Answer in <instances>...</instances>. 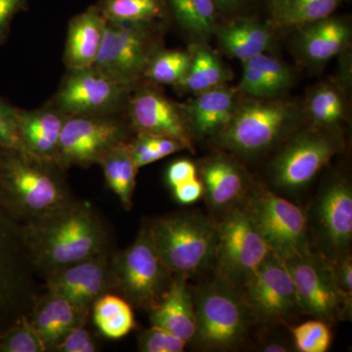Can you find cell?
I'll return each mask as SVG.
<instances>
[{
	"label": "cell",
	"instance_id": "obj_1",
	"mask_svg": "<svg viewBox=\"0 0 352 352\" xmlns=\"http://www.w3.org/2000/svg\"><path fill=\"white\" fill-rule=\"evenodd\" d=\"M22 233L32 265L44 277L85 259L112 254L110 231L96 210L82 201L22 224Z\"/></svg>",
	"mask_w": 352,
	"mask_h": 352
},
{
	"label": "cell",
	"instance_id": "obj_2",
	"mask_svg": "<svg viewBox=\"0 0 352 352\" xmlns=\"http://www.w3.org/2000/svg\"><path fill=\"white\" fill-rule=\"evenodd\" d=\"M64 171L31 153L0 149V201L21 224L52 214L75 201Z\"/></svg>",
	"mask_w": 352,
	"mask_h": 352
},
{
	"label": "cell",
	"instance_id": "obj_3",
	"mask_svg": "<svg viewBox=\"0 0 352 352\" xmlns=\"http://www.w3.org/2000/svg\"><path fill=\"white\" fill-rule=\"evenodd\" d=\"M305 124L302 106L295 101L241 94L232 119L212 142L239 160L256 159L276 150Z\"/></svg>",
	"mask_w": 352,
	"mask_h": 352
},
{
	"label": "cell",
	"instance_id": "obj_4",
	"mask_svg": "<svg viewBox=\"0 0 352 352\" xmlns=\"http://www.w3.org/2000/svg\"><path fill=\"white\" fill-rule=\"evenodd\" d=\"M342 129L305 124L277 148L267 168L273 191L298 193L344 150Z\"/></svg>",
	"mask_w": 352,
	"mask_h": 352
},
{
	"label": "cell",
	"instance_id": "obj_5",
	"mask_svg": "<svg viewBox=\"0 0 352 352\" xmlns=\"http://www.w3.org/2000/svg\"><path fill=\"white\" fill-rule=\"evenodd\" d=\"M193 293L197 329L192 342L206 351L239 349L256 321L240 289L215 278Z\"/></svg>",
	"mask_w": 352,
	"mask_h": 352
},
{
	"label": "cell",
	"instance_id": "obj_6",
	"mask_svg": "<svg viewBox=\"0 0 352 352\" xmlns=\"http://www.w3.org/2000/svg\"><path fill=\"white\" fill-rule=\"evenodd\" d=\"M153 240L175 275L188 278L214 264L217 222L198 212H175L149 220Z\"/></svg>",
	"mask_w": 352,
	"mask_h": 352
},
{
	"label": "cell",
	"instance_id": "obj_7",
	"mask_svg": "<svg viewBox=\"0 0 352 352\" xmlns=\"http://www.w3.org/2000/svg\"><path fill=\"white\" fill-rule=\"evenodd\" d=\"M110 267L113 291L132 307L146 310L161 302L175 275L157 251L149 220L141 224L131 245L111 256Z\"/></svg>",
	"mask_w": 352,
	"mask_h": 352
},
{
	"label": "cell",
	"instance_id": "obj_8",
	"mask_svg": "<svg viewBox=\"0 0 352 352\" xmlns=\"http://www.w3.org/2000/svg\"><path fill=\"white\" fill-rule=\"evenodd\" d=\"M166 23L106 21L98 56L94 65L116 82L133 87L143 80L150 62L163 50Z\"/></svg>",
	"mask_w": 352,
	"mask_h": 352
},
{
	"label": "cell",
	"instance_id": "obj_9",
	"mask_svg": "<svg viewBox=\"0 0 352 352\" xmlns=\"http://www.w3.org/2000/svg\"><path fill=\"white\" fill-rule=\"evenodd\" d=\"M240 207L280 258L314 251L307 212L282 194L254 182Z\"/></svg>",
	"mask_w": 352,
	"mask_h": 352
},
{
	"label": "cell",
	"instance_id": "obj_10",
	"mask_svg": "<svg viewBox=\"0 0 352 352\" xmlns=\"http://www.w3.org/2000/svg\"><path fill=\"white\" fill-rule=\"evenodd\" d=\"M22 224L0 201V333L21 315H30L36 296Z\"/></svg>",
	"mask_w": 352,
	"mask_h": 352
},
{
	"label": "cell",
	"instance_id": "obj_11",
	"mask_svg": "<svg viewBox=\"0 0 352 352\" xmlns=\"http://www.w3.org/2000/svg\"><path fill=\"white\" fill-rule=\"evenodd\" d=\"M126 113L113 115L71 116L62 129L55 163L63 170L89 168L115 146L134 135Z\"/></svg>",
	"mask_w": 352,
	"mask_h": 352
},
{
	"label": "cell",
	"instance_id": "obj_12",
	"mask_svg": "<svg viewBox=\"0 0 352 352\" xmlns=\"http://www.w3.org/2000/svg\"><path fill=\"white\" fill-rule=\"evenodd\" d=\"M271 250L242 208H233L217 222L215 278L241 289Z\"/></svg>",
	"mask_w": 352,
	"mask_h": 352
},
{
	"label": "cell",
	"instance_id": "obj_13",
	"mask_svg": "<svg viewBox=\"0 0 352 352\" xmlns=\"http://www.w3.org/2000/svg\"><path fill=\"white\" fill-rule=\"evenodd\" d=\"M307 219L312 245L323 258L333 263L351 254L352 187L346 176L333 175L322 185Z\"/></svg>",
	"mask_w": 352,
	"mask_h": 352
},
{
	"label": "cell",
	"instance_id": "obj_14",
	"mask_svg": "<svg viewBox=\"0 0 352 352\" xmlns=\"http://www.w3.org/2000/svg\"><path fill=\"white\" fill-rule=\"evenodd\" d=\"M284 261L305 314L329 325L351 317L352 298L340 288L330 261L314 251Z\"/></svg>",
	"mask_w": 352,
	"mask_h": 352
},
{
	"label": "cell",
	"instance_id": "obj_15",
	"mask_svg": "<svg viewBox=\"0 0 352 352\" xmlns=\"http://www.w3.org/2000/svg\"><path fill=\"white\" fill-rule=\"evenodd\" d=\"M240 292L256 321L267 325H287L305 312L286 263L274 252L264 259Z\"/></svg>",
	"mask_w": 352,
	"mask_h": 352
},
{
	"label": "cell",
	"instance_id": "obj_16",
	"mask_svg": "<svg viewBox=\"0 0 352 352\" xmlns=\"http://www.w3.org/2000/svg\"><path fill=\"white\" fill-rule=\"evenodd\" d=\"M133 87L116 82L94 66L67 69L50 103L68 117L124 113Z\"/></svg>",
	"mask_w": 352,
	"mask_h": 352
},
{
	"label": "cell",
	"instance_id": "obj_17",
	"mask_svg": "<svg viewBox=\"0 0 352 352\" xmlns=\"http://www.w3.org/2000/svg\"><path fill=\"white\" fill-rule=\"evenodd\" d=\"M134 133H151L178 139L193 150L194 136L186 103L164 94L159 85L142 80L132 88L126 111Z\"/></svg>",
	"mask_w": 352,
	"mask_h": 352
},
{
	"label": "cell",
	"instance_id": "obj_18",
	"mask_svg": "<svg viewBox=\"0 0 352 352\" xmlns=\"http://www.w3.org/2000/svg\"><path fill=\"white\" fill-rule=\"evenodd\" d=\"M203 197L210 210L221 217L240 207L254 180L238 157L217 150L197 164Z\"/></svg>",
	"mask_w": 352,
	"mask_h": 352
},
{
	"label": "cell",
	"instance_id": "obj_19",
	"mask_svg": "<svg viewBox=\"0 0 352 352\" xmlns=\"http://www.w3.org/2000/svg\"><path fill=\"white\" fill-rule=\"evenodd\" d=\"M111 256H95L53 271L44 277L47 293L67 298L85 309H91L100 296L113 291Z\"/></svg>",
	"mask_w": 352,
	"mask_h": 352
},
{
	"label": "cell",
	"instance_id": "obj_20",
	"mask_svg": "<svg viewBox=\"0 0 352 352\" xmlns=\"http://www.w3.org/2000/svg\"><path fill=\"white\" fill-rule=\"evenodd\" d=\"M293 50L298 61L317 72L333 59L351 50V25L340 17L325 18L296 27Z\"/></svg>",
	"mask_w": 352,
	"mask_h": 352
},
{
	"label": "cell",
	"instance_id": "obj_21",
	"mask_svg": "<svg viewBox=\"0 0 352 352\" xmlns=\"http://www.w3.org/2000/svg\"><path fill=\"white\" fill-rule=\"evenodd\" d=\"M241 94L228 83L210 88L186 103L194 139H212L226 129L232 119Z\"/></svg>",
	"mask_w": 352,
	"mask_h": 352
},
{
	"label": "cell",
	"instance_id": "obj_22",
	"mask_svg": "<svg viewBox=\"0 0 352 352\" xmlns=\"http://www.w3.org/2000/svg\"><path fill=\"white\" fill-rule=\"evenodd\" d=\"M89 312L67 298L46 293L34 300L29 317L46 349L53 351L67 333L85 325Z\"/></svg>",
	"mask_w": 352,
	"mask_h": 352
},
{
	"label": "cell",
	"instance_id": "obj_23",
	"mask_svg": "<svg viewBox=\"0 0 352 352\" xmlns=\"http://www.w3.org/2000/svg\"><path fill=\"white\" fill-rule=\"evenodd\" d=\"M68 116L48 102L34 110H17L18 132L27 152L55 162L60 136Z\"/></svg>",
	"mask_w": 352,
	"mask_h": 352
},
{
	"label": "cell",
	"instance_id": "obj_24",
	"mask_svg": "<svg viewBox=\"0 0 352 352\" xmlns=\"http://www.w3.org/2000/svg\"><path fill=\"white\" fill-rule=\"evenodd\" d=\"M275 34L272 25L237 17L217 25L214 36L223 54L245 63L270 51L275 43Z\"/></svg>",
	"mask_w": 352,
	"mask_h": 352
},
{
	"label": "cell",
	"instance_id": "obj_25",
	"mask_svg": "<svg viewBox=\"0 0 352 352\" xmlns=\"http://www.w3.org/2000/svg\"><path fill=\"white\" fill-rule=\"evenodd\" d=\"M296 80L295 69L280 58L263 53L243 63V76L237 89L252 98H281Z\"/></svg>",
	"mask_w": 352,
	"mask_h": 352
},
{
	"label": "cell",
	"instance_id": "obj_26",
	"mask_svg": "<svg viewBox=\"0 0 352 352\" xmlns=\"http://www.w3.org/2000/svg\"><path fill=\"white\" fill-rule=\"evenodd\" d=\"M149 311L152 325L170 331L188 344L193 342L197 329L195 302L186 277L173 275L163 300Z\"/></svg>",
	"mask_w": 352,
	"mask_h": 352
},
{
	"label": "cell",
	"instance_id": "obj_27",
	"mask_svg": "<svg viewBox=\"0 0 352 352\" xmlns=\"http://www.w3.org/2000/svg\"><path fill=\"white\" fill-rule=\"evenodd\" d=\"M106 20L94 6L72 18L64 50L67 69L94 66L100 50Z\"/></svg>",
	"mask_w": 352,
	"mask_h": 352
},
{
	"label": "cell",
	"instance_id": "obj_28",
	"mask_svg": "<svg viewBox=\"0 0 352 352\" xmlns=\"http://www.w3.org/2000/svg\"><path fill=\"white\" fill-rule=\"evenodd\" d=\"M166 25H175L189 45L208 43L220 24L214 0H164Z\"/></svg>",
	"mask_w": 352,
	"mask_h": 352
},
{
	"label": "cell",
	"instance_id": "obj_29",
	"mask_svg": "<svg viewBox=\"0 0 352 352\" xmlns=\"http://www.w3.org/2000/svg\"><path fill=\"white\" fill-rule=\"evenodd\" d=\"M300 106L307 124L323 129H342L351 113L344 83L333 78L308 89Z\"/></svg>",
	"mask_w": 352,
	"mask_h": 352
},
{
	"label": "cell",
	"instance_id": "obj_30",
	"mask_svg": "<svg viewBox=\"0 0 352 352\" xmlns=\"http://www.w3.org/2000/svg\"><path fill=\"white\" fill-rule=\"evenodd\" d=\"M191 62L186 75L175 85L176 91L182 94H199L206 90L226 85L233 78L217 51L208 43L189 45Z\"/></svg>",
	"mask_w": 352,
	"mask_h": 352
},
{
	"label": "cell",
	"instance_id": "obj_31",
	"mask_svg": "<svg viewBox=\"0 0 352 352\" xmlns=\"http://www.w3.org/2000/svg\"><path fill=\"white\" fill-rule=\"evenodd\" d=\"M129 142L111 148L98 163L103 170L109 188L118 196L127 210L132 208L139 170L132 157Z\"/></svg>",
	"mask_w": 352,
	"mask_h": 352
},
{
	"label": "cell",
	"instance_id": "obj_32",
	"mask_svg": "<svg viewBox=\"0 0 352 352\" xmlns=\"http://www.w3.org/2000/svg\"><path fill=\"white\" fill-rule=\"evenodd\" d=\"M91 309L95 326L108 339H122L135 326L132 305L120 295L105 294Z\"/></svg>",
	"mask_w": 352,
	"mask_h": 352
},
{
	"label": "cell",
	"instance_id": "obj_33",
	"mask_svg": "<svg viewBox=\"0 0 352 352\" xmlns=\"http://www.w3.org/2000/svg\"><path fill=\"white\" fill-rule=\"evenodd\" d=\"M94 6L108 22H166L164 0H99Z\"/></svg>",
	"mask_w": 352,
	"mask_h": 352
},
{
	"label": "cell",
	"instance_id": "obj_34",
	"mask_svg": "<svg viewBox=\"0 0 352 352\" xmlns=\"http://www.w3.org/2000/svg\"><path fill=\"white\" fill-rule=\"evenodd\" d=\"M344 0H288L274 15L271 25L296 28L330 17Z\"/></svg>",
	"mask_w": 352,
	"mask_h": 352
},
{
	"label": "cell",
	"instance_id": "obj_35",
	"mask_svg": "<svg viewBox=\"0 0 352 352\" xmlns=\"http://www.w3.org/2000/svg\"><path fill=\"white\" fill-rule=\"evenodd\" d=\"M191 51L163 50L155 55L146 69L143 80L155 85H170L175 87L188 71Z\"/></svg>",
	"mask_w": 352,
	"mask_h": 352
},
{
	"label": "cell",
	"instance_id": "obj_36",
	"mask_svg": "<svg viewBox=\"0 0 352 352\" xmlns=\"http://www.w3.org/2000/svg\"><path fill=\"white\" fill-rule=\"evenodd\" d=\"M129 145L138 168L160 161L175 153L190 150L188 146L178 139L142 132L134 134Z\"/></svg>",
	"mask_w": 352,
	"mask_h": 352
},
{
	"label": "cell",
	"instance_id": "obj_37",
	"mask_svg": "<svg viewBox=\"0 0 352 352\" xmlns=\"http://www.w3.org/2000/svg\"><path fill=\"white\" fill-rule=\"evenodd\" d=\"M44 351L47 349L32 326L29 315H21L0 333V352Z\"/></svg>",
	"mask_w": 352,
	"mask_h": 352
},
{
	"label": "cell",
	"instance_id": "obj_38",
	"mask_svg": "<svg viewBox=\"0 0 352 352\" xmlns=\"http://www.w3.org/2000/svg\"><path fill=\"white\" fill-rule=\"evenodd\" d=\"M294 344L298 351L326 352L332 344L329 324L320 319L309 320L291 328Z\"/></svg>",
	"mask_w": 352,
	"mask_h": 352
},
{
	"label": "cell",
	"instance_id": "obj_39",
	"mask_svg": "<svg viewBox=\"0 0 352 352\" xmlns=\"http://www.w3.org/2000/svg\"><path fill=\"white\" fill-rule=\"evenodd\" d=\"M187 344L170 331L156 325L142 331L138 337V349L143 352H182Z\"/></svg>",
	"mask_w": 352,
	"mask_h": 352
},
{
	"label": "cell",
	"instance_id": "obj_40",
	"mask_svg": "<svg viewBox=\"0 0 352 352\" xmlns=\"http://www.w3.org/2000/svg\"><path fill=\"white\" fill-rule=\"evenodd\" d=\"M17 110L0 99V149L25 151L18 132Z\"/></svg>",
	"mask_w": 352,
	"mask_h": 352
},
{
	"label": "cell",
	"instance_id": "obj_41",
	"mask_svg": "<svg viewBox=\"0 0 352 352\" xmlns=\"http://www.w3.org/2000/svg\"><path fill=\"white\" fill-rule=\"evenodd\" d=\"M53 351L59 352H95L97 346L89 331L85 328L78 327L67 333Z\"/></svg>",
	"mask_w": 352,
	"mask_h": 352
},
{
	"label": "cell",
	"instance_id": "obj_42",
	"mask_svg": "<svg viewBox=\"0 0 352 352\" xmlns=\"http://www.w3.org/2000/svg\"><path fill=\"white\" fill-rule=\"evenodd\" d=\"M198 176L197 164L188 159H180L170 164L166 170V182L171 189Z\"/></svg>",
	"mask_w": 352,
	"mask_h": 352
},
{
	"label": "cell",
	"instance_id": "obj_43",
	"mask_svg": "<svg viewBox=\"0 0 352 352\" xmlns=\"http://www.w3.org/2000/svg\"><path fill=\"white\" fill-rule=\"evenodd\" d=\"M28 0H0V43L9 32L13 18L27 8Z\"/></svg>",
	"mask_w": 352,
	"mask_h": 352
},
{
	"label": "cell",
	"instance_id": "obj_44",
	"mask_svg": "<svg viewBox=\"0 0 352 352\" xmlns=\"http://www.w3.org/2000/svg\"><path fill=\"white\" fill-rule=\"evenodd\" d=\"M173 190L176 200L183 205L195 203L200 200L204 194L203 184L198 176L189 182L178 185Z\"/></svg>",
	"mask_w": 352,
	"mask_h": 352
},
{
	"label": "cell",
	"instance_id": "obj_45",
	"mask_svg": "<svg viewBox=\"0 0 352 352\" xmlns=\"http://www.w3.org/2000/svg\"><path fill=\"white\" fill-rule=\"evenodd\" d=\"M340 288L352 298V258L351 254L332 263Z\"/></svg>",
	"mask_w": 352,
	"mask_h": 352
},
{
	"label": "cell",
	"instance_id": "obj_46",
	"mask_svg": "<svg viewBox=\"0 0 352 352\" xmlns=\"http://www.w3.org/2000/svg\"><path fill=\"white\" fill-rule=\"evenodd\" d=\"M214 1L220 15L222 14L232 15V14L239 13L252 0H214Z\"/></svg>",
	"mask_w": 352,
	"mask_h": 352
},
{
	"label": "cell",
	"instance_id": "obj_47",
	"mask_svg": "<svg viewBox=\"0 0 352 352\" xmlns=\"http://www.w3.org/2000/svg\"><path fill=\"white\" fill-rule=\"evenodd\" d=\"M261 351L264 352H288L291 351L289 346L287 344H283L279 340H270L261 346Z\"/></svg>",
	"mask_w": 352,
	"mask_h": 352
},
{
	"label": "cell",
	"instance_id": "obj_48",
	"mask_svg": "<svg viewBox=\"0 0 352 352\" xmlns=\"http://www.w3.org/2000/svg\"><path fill=\"white\" fill-rule=\"evenodd\" d=\"M287 1L288 0H270L271 16L274 15Z\"/></svg>",
	"mask_w": 352,
	"mask_h": 352
}]
</instances>
